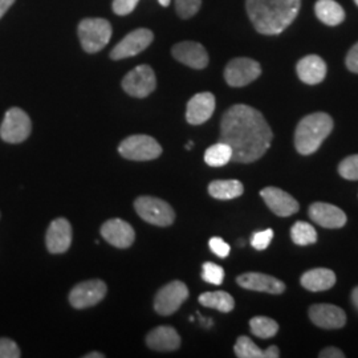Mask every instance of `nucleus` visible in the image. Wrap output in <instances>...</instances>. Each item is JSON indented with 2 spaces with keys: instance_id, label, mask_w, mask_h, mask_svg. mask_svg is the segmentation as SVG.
Masks as SVG:
<instances>
[{
  "instance_id": "f257e3e1",
  "label": "nucleus",
  "mask_w": 358,
  "mask_h": 358,
  "mask_svg": "<svg viewBox=\"0 0 358 358\" xmlns=\"http://www.w3.org/2000/svg\"><path fill=\"white\" fill-rule=\"evenodd\" d=\"M273 133L264 115L248 105H234L222 117L220 141L232 150V161L252 164L268 152Z\"/></svg>"
},
{
  "instance_id": "f03ea898",
  "label": "nucleus",
  "mask_w": 358,
  "mask_h": 358,
  "mask_svg": "<svg viewBox=\"0 0 358 358\" xmlns=\"http://www.w3.org/2000/svg\"><path fill=\"white\" fill-rule=\"evenodd\" d=\"M301 0H247L245 8L256 31L262 35H279L292 24Z\"/></svg>"
},
{
  "instance_id": "7ed1b4c3",
  "label": "nucleus",
  "mask_w": 358,
  "mask_h": 358,
  "mask_svg": "<svg viewBox=\"0 0 358 358\" xmlns=\"http://www.w3.org/2000/svg\"><path fill=\"white\" fill-rule=\"evenodd\" d=\"M332 130V117L327 113L319 112L304 117L294 131L296 150L303 155L316 153Z\"/></svg>"
},
{
  "instance_id": "20e7f679",
  "label": "nucleus",
  "mask_w": 358,
  "mask_h": 358,
  "mask_svg": "<svg viewBox=\"0 0 358 358\" xmlns=\"http://www.w3.org/2000/svg\"><path fill=\"white\" fill-rule=\"evenodd\" d=\"M77 31L81 45L88 53L101 51L112 38L110 23L101 17H88L81 20Z\"/></svg>"
},
{
  "instance_id": "39448f33",
  "label": "nucleus",
  "mask_w": 358,
  "mask_h": 358,
  "mask_svg": "<svg viewBox=\"0 0 358 358\" xmlns=\"http://www.w3.org/2000/svg\"><path fill=\"white\" fill-rule=\"evenodd\" d=\"M134 208L145 222L154 226L167 227L171 226L176 219V213L173 207L165 201L155 196L143 195L137 198L134 202Z\"/></svg>"
},
{
  "instance_id": "423d86ee",
  "label": "nucleus",
  "mask_w": 358,
  "mask_h": 358,
  "mask_svg": "<svg viewBox=\"0 0 358 358\" xmlns=\"http://www.w3.org/2000/svg\"><path fill=\"white\" fill-rule=\"evenodd\" d=\"M118 152L130 161H152L162 154V148L153 137L136 134L121 142Z\"/></svg>"
},
{
  "instance_id": "0eeeda50",
  "label": "nucleus",
  "mask_w": 358,
  "mask_h": 358,
  "mask_svg": "<svg viewBox=\"0 0 358 358\" xmlns=\"http://www.w3.org/2000/svg\"><path fill=\"white\" fill-rule=\"evenodd\" d=\"M32 130L29 115L20 108H11L4 115L0 125V137L8 143H20L26 141Z\"/></svg>"
},
{
  "instance_id": "6e6552de",
  "label": "nucleus",
  "mask_w": 358,
  "mask_h": 358,
  "mask_svg": "<svg viewBox=\"0 0 358 358\" xmlns=\"http://www.w3.org/2000/svg\"><path fill=\"white\" fill-rule=\"evenodd\" d=\"M189 288L185 282H169L162 287L154 299V309L162 316H170L178 310L179 307L187 300Z\"/></svg>"
},
{
  "instance_id": "1a4fd4ad",
  "label": "nucleus",
  "mask_w": 358,
  "mask_h": 358,
  "mask_svg": "<svg viewBox=\"0 0 358 358\" xmlns=\"http://www.w3.org/2000/svg\"><path fill=\"white\" fill-rule=\"evenodd\" d=\"M262 75L260 64L248 57H238L231 60L224 69L226 83L234 88H242Z\"/></svg>"
},
{
  "instance_id": "9d476101",
  "label": "nucleus",
  "mask_w": 358,
  "mask_h": 358,
  "mask_svg": "<svg viewBox=\"0 0 358 358\" xmlns=\"http://www.w3.org/2000/svg\"><path fill=\"white\" fill-rule=\"evenodd\" d=\"M157 87V78L152 66L138 65L130 71L122 80L124 90L137 99H145L153 93Z\"/></svg>"
},
{
  "instance_id": "9b49d317",
  "label": "nucleus",
  "mask_w": 358,
  "mask_h": 358,
  "mask_svg": "<svg viewBox=\"0 0 358 358\" xmlns=\"http://www.w3.org/2000/svg\"><path fill=\"white\" fill-rule=\"evenodd\" d=\"M153 32L148 28H138L131 31L125 38H122L110 52V57L113 60H122L137 56L145 51L153 43Z\"/></svg>"
},
{
  "instance_id": "f8f14e48",
  "label": "nucleus",
  "mask_w": 358,
  "mask_h": 358,
  "mask_svg": "<svg viewBox=\"0 0 358 358\" xmlns=\"http://www.w3.org/2000/svg\"><path fill=\"white\" fill-rule=\"evenodd\" d=\"M106 291V284L101 280L80 282L69 294V303L76 309L93 307L103 300Z\"/></svg>"
},
{
  "instance_id": "ddd939ff",
  "label": "nucleus",
  "mask_w": 358,
  "mask_h": 358,
  "mask_svg": "<svg viewBox=\"0 0 358 358\" xmlns=\"http://www.w3.org/2000/svg\"><path fill=\"white\" fill-rule=\"evenodd\" d=\"M269 210L278 217H291L300 210L299 202L292 195L278 187H266L260 192Z\"/></svg>"
},
{
  "instance_id": "4468645a",
  "label": "nucleus",
  "mask_w": 358,
  "mask_h": 358,
  "mask_svg": "<svg viewBox=\"0 0 358 358\" xmlns=\"http://www.w3.org/2000/svg\"><path fill=\"white\" fill-rule=\"evenodd\" d=\"M309 319L322 329H340L346 324L345 312L332 304H316L309 308Z\"/></svg>"
},
{
  "instance_id": "2eb2a0df",
  "label": "nucleus",
  "mask_w": 358,
  "mask_h": 358,
  "mask_svg": "<svg viewBox=\"0 0 358 358\" xmlns=\"http://www.w3.org/2000/svg\"><path fill=\"white\" fill-rule=\"evenodd\" d=\"M101 236L108 243L117 248H128L134 243L136 232L128 222L115 217L103 223Z\"/></svg>"
},
{
  "instance_id": "dca6fc26",
  "label": "nucleus",
  "mask_w": 358,
  "mask_h": 358,
  "mask_svg": "<svg viewBox=\"0 0 358 358\" xmlns=\"http://www.w3.org/2000/svg\"><path fill=\"white\" fill-rule=\"evenodd\" d=\"M309 217L324 229H341L346 224L345 213L337 206L316 202L309 206Z\"/></svg>"
},
{
  "instance_id": "f3484780",
  "label": "nucleus",
  "mask_w": 358,
  "mask_h": 358,
  "mask_svg": "<svg viewBox=\"0 0 358 358\" xmlns=\"http://www.w3.org/2000/svg\"><path fill=\"white\" fill-rule=\"evenodd\" d=\"M173 57L179 63L194 69H203L208 65V55L205 47L195 41H182L171 50Z\"/></svg>"
},
{
  "instance_id": "a211bd4d",
  "label": "nucleus",
  "mask_w": 358,
  "mask_h": 358,
  "mask_svg": "<svg viewBox=\"0 0 358 358\" xmlns=\"http://www.w3.org/2000/svg\"><path fill=\"white\" fill-rule=\"evenodd\" d=\"M215 110V97L210 92L192 96L187 103L186 120L192 125H202L211 118Z\"/></svg>"
},
{
  "instance_id": "6ab92c4d",
  "label": "nucleus",
  "mask_w": 358,
  "mask_h": 358,
  "mask_svg": "<svg viewBox=\"0 0 358 358\" xmlns=\"http://www.w3.org/2000/svg\"><path fill=\"white\" fill-rule=\"evenodd\" d=\"M47 248L51 254H64L72 243V226L65 217L55 219L47 231Z\"/></svg>"
},
{
  "instance_id": "aec40b11",
  "label": "nucleus",
  "mask_w": 358,
  "mask_h": 358,
  "mask_svg": "<svg viewBox=\"0 0 358 358\" xmlns=\"http://www.w3.org/2000/svg\"><path fill=\"white\" fill-rule=\"evenodd\" d=\"M236 282L244 289L256 291V292L280 294L285 291V284L282 280L266 273H259V272L243 273L236 279Z\"/></svg>"
},
{
  "instance_id": "412c9836",
  "label": "nucleus",
  "mask_w": 358,
  "mask_h": 358,
  "mask_svg": "<svg viewBox=\"0 0 358 358\" xmlns=\"http://www.w3.org/2000/svg\"><path fill=\"white\" fill-rule=\"evenodd\" d=\"M297 76L308 85H317L327 76V64L317 55H309L303 57L296 65Z\"/></svg>"
},
{
  "instance_id": "4be33fe9",
  "label": "nucleus",
  "mask_w": 358,
  "mask_h": 358,
  "mask_svg": "<svg viewBox=\"0 0 358 358\" xmlns=\"http://www.w3.org/2000/svg\"><path fill=\"white\" fill-rule=\"evenodd\" d=\"M146 344L153 350L171 352L180 346V337L171 327H158L146 336Z\"/></svg>"
},
{
  "instance_id": "5701e85b",
  "label": "nucleus",
  "mask_w": 358,
  "mask_h": 358,
  "mask_svg": "<svg viewBox=\"0 0 358 358\" xmlns=\"http://www.w3.org/2000/svg\"><path fill=\"white\" fill-rule=\"evenodd\" d=\"M336 273L332 269L313 268L301 276V285L312 292L328 291L336 284Z\"/></svg>"
},
{
  "instance_id": "b1692460",
  "label": "nucleus",
  "mask_w": 358,
  "mask_h": 358,
  "mask_svg": "<svg viewBox=\"0 0 358 358\" xmlns=\"http://www.w3.org/2000/svg\"><path fill=\"white\" fill-rule=\"evenodd\" d=\"M315 13L320 22L327 26H338L345 19L344 8L334 0H317Z\"/></svg>"
},
{
  "instance_id": "393cba45",
  "label": "nucleus",
  "mask_w": 358,
  "mask_h": 358,
  "mask_svg": "<svg viewBox=\"0 0 358 358\" xmlns=\"http://www.w3.org/2000/svg\"><path fill=\"white\" fill-rule=\"evenodd\" d=\"M208 192L213 198L219 201H229L241 196L244 192L243 183L235 179L214 180L208 185Z\"/></svg>"
},
{
  "instance_id": "a878e982",
  "label": "nucleus",
  "mask_w": 358,
  "mask_h": 358,
  "mask_svg": "<svg viewBox=\"0 0 358 358\" xmlns=\"http://www.w3.org/2000/svg\"><path fill=\"white\" fill-rule=\"evenodd\" d=\"M199 303L206 308H213L223 313H229L235 307V300L230 294L217 291V292H205L199 296Z\"/></svg>"
},
{
  "instance_id": "bb28decb",
  "label": "nucleus",
  "mask_w": 358,
  "mask_h": 358,
  "mask_svg": "<svg viewBox=\"0 0 358 358\" xmlns=\"http://www.w3.org/2000/svg\"><path fill=\"white\" fill-rule=\"evenodd\" d=\"M232 161V150L224 142H217L210 146L205 153V162L211 167H220L227 165Z\"/></svg>"
},
{
  "instance_id": "cd10ccee",
  "label": "nucleus",
  "mask_w": 358,
  "mask_h": 358,
  "mask_svg": "<svg viewBox=\"0 0 358 358\" xmlns=\"http://www.w3.org/2000/svg\"><path fill=\"white\" fill-rule=\"evenodd\" d=\"M291 239L296 245H310L317 242V232L306 222H296L291 229Z\"/></svg>"
},
{
  "instance_id": "c85d7f7f",
  "label": "nucleus",
  "mask_w": 358,
  "mask_h": 358,
  "mask_svg": "<svg viewBox=\"0 0 358 358\" xmlns=\"http://www.w3.org/2000/svg\"><path fill=\"white\" fill-rule=\"evenodd\" d=\"M250 328L256 337L267 340L279 332V324L269 317L256 316L250 320Z\"/></svg>"
},
{
  "instance_id": "c756f323",
  "label": "nucleus",
  "mask_w": 358,
  "mask_h": 358,
  "mask_svg": "<svg viewBox=\"0 0 358 358\" xmlns=\"http://www.w3.org/2000/svg\"><path fill=\"white\" fill-rule=\"evenodd\" d=\"M235 355L239 358H264V350H262L255 343L247 337L242 336L238 338L236 344L234 346Z\"/></svg>"
},
{
  "instance_id": "7c9ffc66",
  "label": "nucleus",
  "mask_w": 358,
  "mask_h": 358,
  "mask_svg": "<svg viewBox=\"0 0 358 358\" xmlns=\"http://www.w3.org/2000/svg\"><path fill=\"white\" fill-rule=\"evenodd\" d=\"M338 173L348 180H358V154L343 159L338 165Z\"/></svg>"
},
{
  "instance_id": "2f4dec72",
  "label": "nucleus",
  "mask_w": 358,
  "mask_h": 358,
  "mask_svg": "<svg viewBox=\"0 0 358 358\" xmlns=\"http://www.w3.org/2000/svg\"><path fill=\"white\" fill-rule=\"evenodd\" d=\"M202 279L210 284L220 285L224 279V269L215 263H205L202 267Z\"/></svg>"
},
{
  "instance_id": "473e14b6",
  "label": "nucleus",
  "mask_w": 358,
  "mask_h": 358,
  "mask_svg": "<svg viewBox=\"0 0 358 358\" xmlns=\"http://www.w3.org/2000/svg\"><path fill=\"white\" fill-rule=\"evenodd\" d=\"M202 0H176V11L182 19H190L199 11Z\"/></svg>"
},
{
  "instance_id": "72a5a7b5",
  "label": "nucleus",
  "mask_w": 358,
  "mask_h": 358,
  "mask_svg": "<svg viewBox=\"0 0 358 358\" xmlns=\"http://www.w3.org/2000/svg\"><path fill=\"white\" fill-rule=\"evenodd\" d=\"M272 239H273V230L267 229L264 231H257L251 238V244L257 251H263L268 247Z\"/></svg>"
},
{
  "instance_id": "f704fd0d",
  "label": "nucleus",
  "mask_w": 358,
  "mask_h": 358,
  "mask_svg": "<svg viewBox=\"0 0 358 358\" xmlns=\"http://www.w3.org/2000/svg\"><path fill=\"white\" fill-rule=\"evenodd\" d=\"M20 349L10 338H0V358H19Z\"/></svg>"
},
{
  "instance_id": "c9c22d12",
  "label": "nucleus",
  "mask_w": 358,
  "mask_h": 358,
  "mask_svg": "<svg viewBox=\"0 0 358 358\" xmlns=\"http://www.w3.org/2000/svg\"><path fill=\"white\" fill-rule=\"evenodd\" d=\"M208 245H210V250L222 259L230 255L231 247L222 238H217V236L211 238L210 242H208Z\"/></svg>"
},
{
  "instance_id": "e433bc0d",
  "label": "nucleus",
  "mask_w": 358,
  "mask_h": 358,
  "mask_svg": "<svg viewBox=\"0 0 358 358\" xmlns=\"http://www.w3.org/2000/svg\"><path fill=\"white\" fill-rule=\"evenodd\" d=\"M140 0H113V11L115 15L125 16L134 11Z\"/></svg>"
},
{
  "instance_id": "4c0bfd02",
  "label": "nucleus",
  "mask_w": 358,
  "mask_h": 358,
  "mask_svg": "<svg viewBox=\"0 0 358 358\" xmlns=\"http://www.w3.org/2000/svg\"><path fill=\"white\" fill-rule=\"evenodd\" d=\"M346 66L350 72L358 73V43H356L346 55Z\"/></svg>"
},
{
  "instance_id": "58836bf2",
  "label": "nucleus",
  "mask_w": 358,
  "mask_h": 358,
  "mask_svg": "<svg viewBox=\"0 0 358 358\" xmlns=\"http://www.w3.org/2000/svg\"><path fill=\"white\" fill-rule=\"evenodd\" d=\"M319 357L344 358L345 357V355H344L340 349H337V348H334V346H329V348H327V349H324V350L321 352L320 355H319Z\"/></svg>"
},
{
  "instance_id": "ea45409f",
  "label": "nucleus",
  "mask_w": 358,
  "mask_h": 358,
  "mask_svg": "<svg viewBox=\"0 0 358 358\" xmlns=\"http://www.w3.org/2000/svg\"><path fill=\"white\" fill-rule=\"evenodd\" d=\"M280 357V350L278 346H269L268 349L264 350V358H279Z\"/></svg>"
},
{
  "instance_id": "a19ab883",
  "label": "nucleus",
  "mask_w": 358,
  "mask_h": 358,
  "mask_svg": "<svg viewBox=\"0 0 358 358\" xmlns=\"http://www.w3.org/2000/svg\"><path fill=\"white\" fill-rule=\"evenodd\" d=\"M15 3V0H0V19L10 10V7Z\"/></svg>"
},
{
  "instance_id": "79ce46f5",
  "label": "nucleus",
  "mask_w": 358,
  "mask_h": 358,
  "mask_svg": "<svg viewBox=\"0 0 358 358\" xmlns=\"http://www.w3.org/2000/svg\"><path fill=\"white\" fill-rule=\"evenodd\" d=\"M352 301H353V306H355L358 310V287L357 288H355L353 292H352Z\"/></svg>"
},
{
  "instance_id": "37998d69",
  "label": "nucleus",
  "mask_w": 358,
  "mask_h": 358,
  "mask_svg": "<svg viewBox=\"0 0 358 358\" xmlns=\"http://www.w3.org/2000/svg\"><path fill=\"white\" fill-rule=\"evenodd\" d=\"M103 353H99V352H92L90 355H87V356H84V358H103Z\"/></svg>"
},
{
  "instance_id": "c03bdc74",
  "label": "nucleus",
  "mask_w": 358,
  "mask_h": 358,
  "mask_svg": "<svg viewBox=\"0 0 358 358\" xmlns=\"http://www.w3.org/2000/svg\"><path fill=\"white\" fill-rule=\"evenodd\" d=\"M159 1V4L162 6V7H167L170 3H171V0H158Z\"/></svg>"
},
{
  "instance_id": "a18cd8bd",
  "label": "nucleus",
  "mask_w": 358,
  "mask_h": 358,
  "mask_svg": "<svg viewBox=\"0 0 358 358\" xmlns=\"http://www.w3.org/2000/svg\"><path fill=\"white\" fill-rule=\"evenodd\" d=\"M192 142L190 141L189 142V143H187V146H186V149H189V150H190V149H192Z\"/></svg>"
},
{
  "instance_id": "49530a36",
  "label": "nucleus",
  "mask_w": 358,
  "mask_h": 358,
  "mask_svg": "<svg viewBox=\"0 0 358 358\" xmlns=\"http://www.w3.org/2000/svg\"><path fill=\"white\" fill-rule=\"evenodd\" d=\"M355 3H356V4L358 6V0H355Z\"/></svg>"
}]
</instances>
